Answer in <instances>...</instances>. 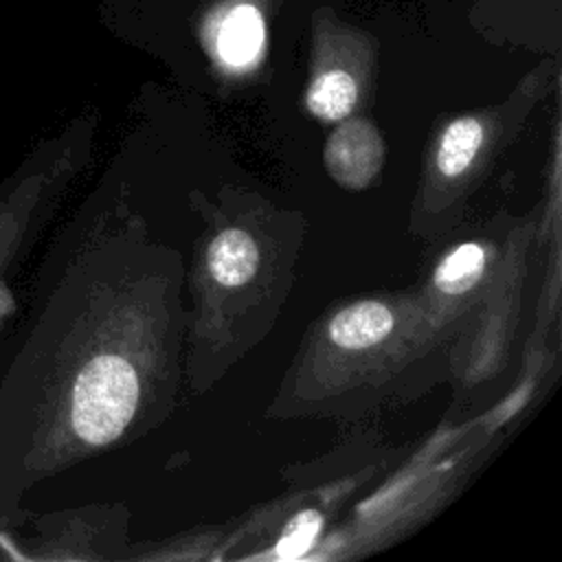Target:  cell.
<instances>
[{"mask_svg": "<svg viewBox=\"0 0 562 562\" xmlns=\"http://www.w3.org/2000/svg\"><path fill=\"white\" fill-rule=\"evenodd\" d=\"M66 158L57 143L40 145L0 182V331L18 312L15 281L50 200L68 176Z\"/></svg>", "mask_w": 562, "mask_h": 562, "instance_id": "obj_1", "label": "cell"}, {"mask_svg": "<svg viewBox=\"0 0 562 562\" xmlns=\"http://www.w3.org/2000/svg\"><path fill=\"white\" fill-rule=\"evenodd\" d=\"M356 29L340 24L329 11L314 13V75L307 88V108L325 121H340L351 114L360 83L353 66L342 55Z\"/></svg>", "mask_w": 562, "mask_h": 562, "instance_id": "obj_2", "label": "cell"}, {"mask_svg": "<svg viewBox=\"0 0 562 562\" xmlns=\"http://www.w3.org/2000/svg\"><path fill=\"white\" fill-rule=\"evenodd\" d=\"M206 18V40L224 66L246 68L261 57L266 22L255 2L231 0Z\"/></svg>", "mask_w": 562, "mask_h": 562, "instance_id": "obj_3", "label": "cell"}, {"mask_svg": "<svg viewBox=\"0 0 562 562\" xmlns=\"http://www.w3.org/2000/svg\"><path fill=\"white\" fill-rule=\"evenodd\" d=\"M384 147L375 127L362 119L342 123L327 140L325 165L349 189H362L382 165Z\"/></svg>", "mask_w": 562, "mask_h": 562, "instance_id": "obj_4", "label": "cell"}, {"mask_svg": "<svg viewBox=\"0 0 562 562\" xmlns=\"http://www.w3.org/2000/svg\"><path fill=\"white\" fill-rule=\"evenodd\" d=\"M393 314L380 301H360L329 321V338L342 349H364L389 336Z\"/></svg>", "mask_w": 562, "mask_h": 562, "instance_id": "obj_5", "label": "cell"}, {"mask_svg": "<svg viewBox=\"0 0 562 562\" xmlns=\"http://www.w3.org/2000/svg\"><path fill=\"white\" fill-rule=\"evenodd\" d=\"M259 263L255 239L241 228L220 233L209 246V270L220 285L235 288L246 283Z\"/></svg>", "mask_w": 562, "mask_h": 562, "instance_id": "obj_6", "label": "cell"}, {"mask_svg": "<svg viewBox=\"0 0 562 562\" xmlns=\"http://www.w3.org/2000/svg\"><path fill=\"white\" fill-rule=\"evenodd\" d=\"M483 143V125L474 116L454 119L441 134L437 145V167L443 176H461L474 160Z\"/></svg>", "mask_w": 562, "mask_h": 562, "instance_id": "obj_7", "label": "cell"}, {"mask_svg": "<svg viewBox=\"0 0 562 562\" xmlns=\"http://www.w3.org/2000/svg\"><path fill=\"white\" fill-rule=\"evenodd\" d=\"M485 268V250L479 244H461L448 252L435 270V283L446 294H463L476 285Z\"/></svg>", "mask_w": 562, "mask_h": 562, "instance_id": "obj_8", "label": "cell"}, {"mask_svg": "<svg viewBox=\"0 0 562 562\" xmlns=\"http://www.w3.org/2000/svg\"><path fill=\"white\" fill-rule=\"evenodd\" d=\"M318 529H321V516L314 509H305L296 514L285 527L283 536L279 538V544H277L279 555L283 558L301 555L312 544Z\"/></svg>", "mask_w": 562, "mask_h": 562, "instance_id": "obj_9", "label": "cell"}]
</instances>
